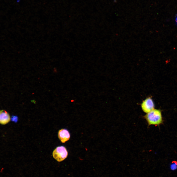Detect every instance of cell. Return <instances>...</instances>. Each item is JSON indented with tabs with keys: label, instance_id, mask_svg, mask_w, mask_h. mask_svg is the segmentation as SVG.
I'll return each mask as SVG.
<instances>
[{
	"label": "cell",
	"instance_id": "obj_1",
	"mask_svg": "<svg viewBox=\"0 0 177 177\" xmlns=\"http://www.w3.org/2000/svg\"><path fill=\"white\" fill-rule=\"evenodd\" d=\"M144 118L146 120L148 126H159L163 122L161 112L159 109H154L144 116Z\"/></svg>",
	"mask_w": 177,
	"mask_h": 177
},
{
	"label": "cell",
	"instance_id": "obj_2",
	"mask_svg": "<svg viewBox=\"0 0 177 177\" xmlns=\"http://www.w3.org/2000/svg\"><path fill=\"white\" fill-rule=\"evenodd\" d=\"M52 155L53 157L57 161L60 162L67 158L68 152L66 148L64 146H59L53 151Z\"/></svg>",
	"mask_w": 177,
	"mask_h": 177
},
{
	"label": "cell",
	"instance_id": "obj_3",
	"mask_svg": "<svg viewBox=\"0 0 177 177\" xmlns=\"http://www.w3.org/2000/svg\"><path fill=\"white\" fill-rule=\"evenodd\" d=\"M142 110L147 113L154 109V105L152 99L150 97L146 99L141 104Z\"/></svg>",
	"mask_w": 177,
	"mask_h": 177
},
{
	"label": "cell",
	"instance_id": "obj_4",
	"mask_svg": "<svg viewBox=\"0 0 177 177\" xmlns=\"http://www.w3.org/2000/svg\"><path fill=\"white\" fill-rule=\"evenodd\" d=\"M58 137L62 143H64L69 140L70 134L67 129H62L59 131Z\"/></svg>",
	"mask_w": 177,
	"mask_h": 177
},
{
	"label": "cell",
	"instance_id": "obj_5",
	"mask_svg": "<svg viewBox=\"0 0 177 177\" xmlns=\"http://www.w3.org/2000/svg\"><path fill=\"white\" fill-rule=\"evenodd\" d=\"M11 118L9 114L6 111H0V124L5 125L10 121Z\"/></svg>",
	"mask_w": 177,
	"mask_h": 177
},
{
	"label": "cell",
	"instance_id": "obj_6",
	"mask_svg": "<svg viewBox=\"0 0 177 177\" xmlns=\"http://www.w3.org/2000/svg\"><path fill=\"white\" fill-rule=\"evenodd\" d=\"M170 168L173 170L176 169L177 168V162L176 161L173 162L171 165Z\"/></svg>",
	"mask_w": 177,
	"mask_h": 177
},
{
	"label": "cell",
	"instance_id": "obj_7",
	"mask_svg": "<svg viewBox=\"0 0 177 177\" xmlns=\"http://www.w3.org/2000/svg\"><path fill=\"white\" fill-rule=\"evenodd\" d=\"M11 119L13 121L16 122L17 121L18 118L16 116H13Z\"/></svg>",
	"mask_w": 177,
	"mask_h": 177
},
{
	"label": "cell",
	"instance_id": "obj_8",
	"mask_svg": "<svg viewBox=\"0 0 177 177\" xmlns=\"http://www.w3.org/2000/svg\"></svg>",
	"mask_w": 177,
	"mask_h": 177
}]
</instances>
